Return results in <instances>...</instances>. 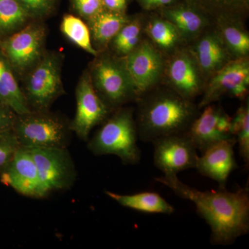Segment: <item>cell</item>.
I'll list each match as a JSON object with an SVG mask.
<instances>
[{
	"label": "cell",
	"instance_id": "cell-1",
	"mask_svg": "<svg viewBox=\"0 0 249 249\" xmlns=\"http://www.w3.org/2000/svg\"><path fill=\"white\" fill-rule=\"evenodd\" d=\"M170 188L179 197L192 201L209 224L213 245L227 246L249 231L248 187L231 192L225 188L201 191L180 181L178 175L155 178Z\"/></svg>",
	"mask_w": 249,
	"mask_h": 249
},
{
	"label": "cell",
	"instance_id": "cell-2",
	"mask_svg": "<svg viewBox=\"0 0 249 249\" xmlns=\"http://www.w3.org/2000/svg\"><path fill=\"white\" fill-rule=\"evenodd\" d=\"M139 138L152 142L173 134H186L200 109L168 87L160 85L136 101Z\"/></svg>",
	"mask_w": 249,
	"mask_h": 249
},
{
	"label": "cell",
	"instance_id": "cell-3",
	"mask_svg": "<svg viewBox=\"0 0 249 249\" xmlns=\"http://www.w3.org/2000/svg\"><path fill=\"white\" fill-rule=\"evenodd\" d=\"M103 124L88 142L89 151L97 156H117L124 164L139 163L142 154L137 144L138 130L133 109L119 108Z\"/></svg>",
	"mask_w": 249,
	"mask_h": 249
},
{
	"label": "cell",
	"instance_id": "cell-4",
	"mask_svg": "<svg viewBox=\"0 0 249 249\" xmlns=\"http://www.w3.org/2000/svg\"><path fill=\"white\" fill-rule=\"evenodd\" d=\"M89 73L96 93L111 111L137 101V93L123 58L100 53Z\"/></svg>",
	"mask_w": 249,
	"mask_h": 249
},
{
	"label": "cell",
	"instance_id": "cell-5",
	"mask_svg": "<svg viewBox=\"0 0 249 249\" xmlns=\"http://www.w3.org/2000/svg\"><path fill=\"white\" fill-rule=\"evenodd\" d=\"M12 129L19 146L26 148H67L71 141L70 124L49 110L17 114Z\"/></svg>",
	"mask_w": 249,
	"mask_h": 249
},
{
	"label": "cell",
	"instance_id": "cell-6",
	"mask_svg": "<svg viewBox=\"0 0 249 249\" xmlns=\"http://www.w3.org/2000/svg\"><path fill=\"white\" fill-rule=\"evenodd\" d=\"M62 56L45 53L27 72L23 91L31 111H47L65 90L61 79Z\"/></svg>",
	"mask_w": 249,
	"mask_h": 249
},
{
	"label": "cell",
	"instance_id": "cell-7",
	"mask_svg": "<svg viewBox=\"0 0 249 249\" xmlns=\"http://www.w3.org/2000/svg\"><path fill=\"white\" fill-rule=\"evenodd\" d=\"M123 59L137 99L162 85L166 57L147 37H143L138 47Z\"/></svg>",
	"mask_w": 249,
	"mask_h": 249
},
{
	"label": "cell",
	"instance_id": "cell-8",
	"mask_svg": "<svg viewBox=\"0 0 249 249\" xmlns=\"http://www.w3.org/2000/svg\"><path fill=\"white\" fill-rule=\"evenodd\" d=\"M35 162L46 196L70 189L77 178L74 162L67 148H29Z\"/></svg>",
	"mask_w": 249,
	"mask_h": 249
},
{
	"label": "cell",
	"instance_id": "cell-9",
	"mask_svg": "<svg viewBox=\"0 0 249 249\" xmlns=\"http://www.w3.org/2000/svg\"><path fill=\"white\" fill-rule=\"evenodd\" d=\"M45 39V27L40 23H30L3 41L1 52L13 70L24 74L43 56Z\"/></svg>",
	"mask_w": 249,
	"mask_h": 249
},
{
	"label": "cell",
	"instance_id": "cell-10",
	"mask_svg": "<svg viewBox=\"0 0 249 249\" xmlns=\"http://www.w3.org/2000/svg\"><path fill=\"white\" fill-rule=\"evenodd\" d=\"M162 84L190 101L202 94L206 81L196 58L187 46L166 57Z\"/></svg>",
	"mask_w": 249,
	"mask_h": 249
},
{
	"label": "cell",
	"instance_id": "cell-11",
	"mask_svg": "<svg viewBox=\"0 0 249 249\" xmlns=\"http://www.w3.org/2000/svg\"><path fill=\"white\" fill-rule=\"evenodd\" d=\"M249 87V56L232 60L206 81L198 107L203 109L224 96L245 101L248 98Z\"/></svg>",
	"mask_w": 249,
	"mask_h": 249
},
{
	"label": "cell",
	"instance_id": "cell-12",
	"mask_svg": "<svg viewBox=\"0 0 249 249\" xmlns=\"http://www.w3.org/2000/svg\"><path fill=\"white\" fill-rule=\"evenodd\" d=\"M76 98V115L70 124V129L80 139L88 142L93 127L107 120L112 111L96 93L88 70L80 77Z\"/></svg>",
	"mask_w": 249,
	"mask_h": 249
},
{
	"label": "cell",
	"instance_id": "cell-13",
	"mask_svg": "<svg viewBox=\"0 0 249 249\" xmlns=\"http://www.w3.org/2000/svg\"><path fill=\"white\" fill-rule=\"evenodd\" d=\"M152 143L154 163L164 176H175L179 172L196 168L199 156L186 134L160 137Z\"/></svg>",
	"mask_w": 249,
	"mask_h": 249
},
{
	"label": "cell",
	"instance_id": "cell-14",
	"mask_svg": "<svg viewBox=\"0 0 249 249\" xmlns=\"http://www.w3.org/2000/svg\"><path fill=\"white\" fill-rule=\"evenodd\" d=\"M231 120L220 106L209 105L203 108L186 134L202 153L217 142L235 138L231 132Z\"/></svg>",
	"mask_w": 249,
	"mask_h": 249
},
{
	"label": "cell",
	"instance_id": "cell-15",
	"mask_svg": "<svg viewBox=\"0 0 249 249\" xmlns=\"http://www.w3.org/2000/svg\"><path fill=\"white\" fill-rule=\"evenodd\" d=\"M1 182L27 197H47L30 150L19 147L14 158L0 173Z\"/></svg>",
	"mask_w": 249,
	"mask_h": 249
},
{
	"label": "cell",
	"instance_id": "cell-16",
	"mask_svg": "<svg viewBox=\"0 0 249 249\" xmlns=\"http://www.w3.org/2000/svg\"><path fill=\"white\" fill-rule=\"evenodd\" d=\"M187 47L196 58L206 83L233 60L214 23Z\"/></svg>",
	"mask_w": 249,
	"mask_h": 249
},
{
	"label": "cell",
	"instance_id": "cell-17",
	"mask_svg": "<svg viewBox=\"0 0 249 249\" xmlns=\"http://www.w3.org/2000/svg\"><path fill=\"white\" fill-rule=\"evenodd\" d=\"M157 12L175 26L186 46L214 23L209 14L186 0L161 8Z\"/></svg>",
	"mask_w": 249,
	"mask_h": 249
},
{
	"label": "cell",
	"instance_id": "cell-18",
	"mask_svg": "<svg viewBox=\"0 0 249 249\" xmlns=\"http://www.w3.org/2000/svg\"><path fill=\"white\" fill-rule=\"evenodd\" d=\"M235 138L217 142L202 152L196 169L203 176L217 181L220 188H225L228 178L237 168L234 155Z\"/></svg>",
	"mask_w": 249,
	"mask_h": 249
},
{
	"label": "cell",
	"instance_id": "cell-19",
	"mask_svg": "<svg viewBox=\"0 0 249 249\" xmlns=\"http://www.w3.org/2000/svg\"><path fill=\"white\" fill-rule=\"evenodd\" d=\"M131 17L125 14L104 9L88 20L93 47L98 52H105L111 40Z\"/></svg>",
	"mask_w": 249,
	"mask_h": 249
},
{
	"label": "cell",
	"instance_id": "cell-20",
	"mask_svg": "<svg viewBox=\"0 0 249 249\" xmlns=\"http://www.w3.org/2000/svg\"><path fill=\"white\" fill-rule=\"evenodd\" d=\"M144 35L165 57L186 46L175 26L157 14L145 18Z\"/></svg>",
	"mask_w": 249,
	"mask_h": 249
},
{
	"label": "cell",
	"instance_id": "cell-21",
	"mask_svg": "<svg viewBox=\"0 0 249 249\" xmlns=\"http://www.w3.org/2000/svg\"><path fill=\"white\" fill-rule=\"evenodd\" d=\"M214 24L233 60L249 56V34L245 20L237 18L219 17L214 19Z\"/></svg>",
	"mask_w": 249,
	"mask_h": 249
},
{
	"label": "cell",
	"instance_id": "cell-22",
	"mask_svg": "<svg viewBox=\"0 0 249 249\" xmlns=\"http://www.w3.org/2000/svg\"><path fill=\"white\" fill-rule=\"evenodd\" d=\"M0 103L11 108L16 114L30 112L27 100L9 62L0 50Z\"/></svg>",
	"mask_w": 249,
	"mask_h": 249
},
{
	"label": "cell",
	"instance_id": "cell-23",
	"mask_svg": "<svg viewBox=\"0 0 249 249\" xmlns=\"http://www.w3.org/2000/svg\"><path fill=\"white\" fill-rule=\"evenodd\" d=\"M106 195L124 207L150 214H173L175 209L158 193L144 192L134 195H121L106 191Z\"/></svg>",
	"mask_w": 249,
	"mask_h": 249
},
{
	"label": "cell",
	"instance_id": "cell-24",
	"mask_svg": "<svg viewBox=\"0 0 249 249\" xmlns=\"http://www.w3.org/2000/svg\"><path fill=\"white\" fill-rule=\"evenodd\" d=\"M145 21L142 16L130 18L109 44L114 55L123 58L138 47L143 39Z\"/></svg>",
	"mask_w": 249,
	"mask_h": 249
},
{
	"label": "cell",
	"instance_id": "cell-25",
	"mask_svg": "<svg viewBox=\"0 0 249 249\" xmlns=\"http://www.w3.org/2000/svg\"><path fill=\"white\" fill-rule=\"evenodd\" d=\"M202 9L214 19L219 17L240 18L248 14L249 0H186Z\"/></svg>",
	"mask_w": 249,
	"mask_h": 249
},
{
	"label": "cell",
	"instance_id": "cell-26",
	"mask_svg": "<svg viewBox=\"0 0 249 249\" xmlns=\"http://www.w3.org/2000/svg\"><path fill=\"white\" fill-rule=\"evenodd\" d=\"M62 34L78 47L91 55L97 56V51L93 47L88 24L79 18L72 15L64 16L60 25Z\"/></svg>",
	"mask_w": 249,
	"mask_h": 249
},
{
	"label": "cell",
	"instance_id": "cell-27",
	"mask_svg": "<svg viewBox=\"0 0 249 249\" xmlns=\"http://www.w3.org/2000/svg\"><path fill=\"white\" fill-rule=\"evenodd\" d=\"M29 18L30 15L18 0H0V34L22 29Z\"/></svg>",
	"mask_w": 249,
	"mask_h": 249
},
{
	"label": "cell",
	"instance_id": "cell-28",
	"mask_svg": "<svg viewBox=\"0 0 249 249\" xmlns=\"http://www.w3.org/2000/svg\"><path fill=\"white\" fill-rule=\"evenodd\" d=\"M231 132L238 143L239 152L246 166L249 165V98L243 101L232 118Z\"/></svg>",
	"mask_w": 249,
	"mask_h": 249
},
{
	"label": "cell",
	"instance_id": "cell-29",
	"mask_svg": "<svg viewBox=\"0 0 249 249\" xmlns=\"http://www.w3.org/2000/svg\"><path fill=\"white\" fill-rule=\"evenodd\" d=\"M19 147L13 129L0 132V173L12 160Z\"/></svg>",
	"mask_w": 249,
	"mask_h": 249
},
{
	"label": "cell",
	"instance_id": "cell-30",
	"mask_svg": "<svg viewBox=\"0 0 249 249\" xmlns=\"http://www.w3.org/2000/svg\"><path fill=\"white\" fill-rule=\"evenodd\" d=\"M71 2L77 14L87 21L105 9L102 0H71Z\"/></svg>",
	"mask_w": 249,
	"mask_h": 249
},
{
	"label": "cell",
	"instance_id": "cell-31",
	"mask_svg": "<svg viewBox=\"0 0 249 249\" xmlns=\"http://www.w3.org/2000/svg\"><path fill=\"white\" fill-rule=\"evenodd\" d=\"M31 17L43 18L52 12L55 0H18Z\"/></svg>",
	"mask_w": 249,
	"mask_h": 249
},
{
	"label": "cell",
	"instance_id": "cell-32",
	"mask_svg": "<svg viewBox=\"0 0 249 249\" xmlns=\"http://www.w3.org/2000/svg\"><path fill=\"white\" fill-rule=\"evenodd\" d=\"M16 116L11 108L0 103V132L12 129Z\"/></svg>",
	"mask_w": 249,
	"mask_h": 249
},
{
	"label": "cell",
	"instance_id": "cell-33",
	"mask_svg": "<svg viewBox=\"0 0 249 249\" xmlns=\"http://www.w3.org/2000/svg\"><path fill=\"white\" fill-rule=\"evenodd\" d=\"M139 5L145 11L157 10L178 2V0H137Z\"/></svg>",
	"mask_w": 249,
	"mask_h": 249
},
{
	"label": "cell",
	"instance_id": "cell-34",
	"mask_svg": "<svg viewBox=\"0 0 249 249\" xmlns=\"http://www.w3.org/2000/svg\"><path fill=\"white\" fill-rule=\"evenodd\" d=\"M104 9L114 12L125 14L128 0H102Z\"/></svg>",
	"mask_w": 249,
	"mask_h": 249
}]
</instances>
